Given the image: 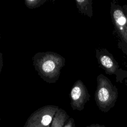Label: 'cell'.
Masks as SVG:
<instances>
[{
	"label": "cell",
	"mask_w": 127,
	"mask_h": 127,
	"mask_svg": "<svg viewBox=\"0 0 127 127\" xmlns=\"http://www.w3.org/2000/svg\"><path fill=\"white\" fill-rule=\"evenodd\" d=\"M32 60L38 75L48 83H55L59 80L65 61L64 58L60 54L50 51L37 53Z\"/></svg>",
	"instance_id": "1"
},
{
	"label": "cell",
	"mask_w": 127,
	"mask_h": 127,
	"mask_svg": "<svg viewBox=\"0 0 127 127\" xmlns=\"http://www.w3.org/2000/svg\"><path fill=\"white\" fill-rule=\"evenodd\" d=\"M95 100L99 109L107 113L113 108L118 97V89L111 80L103 74L97 77Z\"/></svg>",
	"instance_id": "2"
},
{
	"label": "cell",
	"mask_w": 127,
	"mask_h": 127,
	"mask_svg": "<svg viewBox=\"0 0 127 127\" xmlns=\"http://www.w3.org/2000/svg\"><path fill=\"white\" fill-rule=\"evenodd\" d=\"M110 15L118 48L127 56V20L122 6L116 0H112L111 2Z\"/></svg>",
	"instance_id": "3"
},
{
	"label": "cell",
	"mask_w": 127,
	"mask_h": 127,
	"mask_svg": "<svg viewBox=\"0 0 127 127\" xmlns=\"http://www.w3.org/2000/svg\"><path fill=\"white\" fill-rule=\"evenodd\" d=\"M95 57L99 66L107 74L115 75L117 82L123 83L127 77V70L121 68L113 55L106 48H100L95 50Z\"/></svg>",
	"instance_id": "4"
},
{
	"label": "cell",
	"mask_w": 127,
	"mask_h": 127,
	"mask_svg": "<svg viewBox=\"0 0 127 127\" xmlns=\"http://www.w3.org/2000/svg\"><path fill=\"white\" fill-rule=\"evenodd\" d=\"M59 109L55 105H46L38 109L28 117L23 127H50Z\"/></svg>",
	"instance_id": "5"
},
{
	"label": "cell",
	"mask_w": 127,
	"mask_h": 127,
	"mask_svg": "<svg viewBox=\"0 0 127 127\" xmlns=\"http://www.w3.org/2000/svg\"><path fill=\"white\" fill-rule=\"evenodd\" d=\"M69 97L72 110L80 111L84 109L85 104L90 100V95L83 82L78 79L72 86Z\"/></svg>",
	"instance_id": "6"
},
{
	"label": "cell",
	"mask_w": 127,
	"mask_h": 127,
	"mask_svg": "<svg viewBox=\"0 0 127 127\" xmlns=\"http://www.w3.org/2000/svg\"><path fill=\"white\" fill-rule=\"evenodd\" d=\"M69 118L64 110L59 108L53 118L50 127H64Z\"/></svg>",
	"instance_id": "7"
},
{
	"label": "cell",
	"mask_w": 127,
	"mask_h": 127,
	"mask_svg": "<svg viewBox=\"0 0 127 127\" xmlns=\"http://www.w3.org/2000/svg\"><path fill=\"white\" fill-rule=\"evenodd\" d=\"M76 7L78 11L82 14L91 18L93 16L92 0H76Z\"/></svg>",
	"instance_id": "8"
},
{
	"label": "cell",
	"mask_w": 127,
	"mask_h": 127,
	"mask_svg": "<svg viewBox=\"0 0 127 127\" xmlns=\"http://www.w3.org/2000/svg\"><path fill=\"white\" fill-rule=\"evenodd\" d=\"M47 0H25L24 3L28 8L34 9L40 7Z\"/></svg>",
	"instance_id": "9"
},
{
	"label": "cell",
	"mask_w": 127,
	"mask_h": 127,
	"mask_svg": "<svg viewBox=\"0 0 127 127\" xmlns=\"http://www.w3.org/2000/svg\"><path fill=\"white\" fill-rule=\"evenodd\" d=\"M74 120L72 118H69V119L67 121L65 124L64 127H75Z\"/></svg>",
	"instance_id": "10"
},
{
	"label": "cell",
	"mask_w": 127,
	"mask_h": 127,
	"mask_svg": "<svg viewBox=\"0 0 127 127\" xmlns=\"http://www.w3.org/2000/svg\"><path fill=\"white\" fill-rule=\"evenodd\" d=\"M123 9V11H124V13L126 16V17L127 18V4H124L122 6Z\"/></svg>",
	"instance_id": "11"
},
{
	"label": "cell",
	"mask_w": 127,
	"mask_h": 127,
	"mask_svg": "<svg viewBox=\"0 0 127 127\" xmlns=\"http://www.w3.org/2000/svg\"><path fill=\"white\" fill-rule=\"evenodd\" d=\"M86 127H105L104 125H99V124H93L90 125Z\"/></svg>",
	"instance_id": "12"
},
{
	"label": "cell",
	"mask_w": 127,
	"mask_h": 127,
	"mask_svg": "<svg viewBox=\"0 0 127 127\" xmlns=\"http://www.w3.org/2000/svg\"><path fill=\"white\" fill-rule=\"evenodd\" d=\"M0 72H1V68H2V65H3V64H2V63H3V62H2V53H0Z\"/></svg>",
	"instance_id": "13"
},
{
	"label": "cell",
	"mask_w": 127,
	"mask_h": 127,
	"mask_svg": "<svg viewBox=\"0 0 127 127\" xmlns=\"http://www.w3.org/2000/svg\"><path fill=\"white\" fill-rule=\"evenodd\" d=\"M125 84L127 87V79H126L125 80Z\"/></svg>",
	"instance_id": "14"
}]
</instances>
